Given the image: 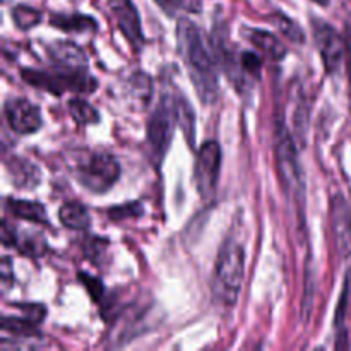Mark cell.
<instances>
[{
  "label": "cell",
  "mask_w": 351,
  "mask_h": 351,
  "mask_svg": "<svg viewBox=\"0 0 351 351\" xmlns=\"http://www.w3.org/2000/svg\"><path fill=\"white\" fill-rule=\"evenodd\" d=\"M50 24L64 33H95L98 21L86 14H53Z\"/></svg>",
  "instance_id": "obj_14"
},
{
  "label": "cell",
  "mask_w": 351,
  "mask_h": 351,
  "mask_svg": "<svg viewBox=\"0 0 351 351\" xmlns=\"http://www.w3.org/2000/svg\"><path fill=\"white\" fill-rule=\"evenodd\" d=\"M3 115H5L7 123L14 132L26 136V134H34L43 125L41 120V112L36 105L24 98L7 99L3 105Z\"/></svg>",
  "instance_id": "obj_9"
},
{
  "label": "cell",
  "mask_w": 351,
  "mask_h": 351,
  "mask_svg": "<svg viewBox=\"0 0 351 351\" xmlns=\"http://www.w3.org/2000/svg\"><path fill=\"white\" fill-rule=\"evenodd\" d=\"M245 278V250L235 239H228L219 249L215 271V297L223 305L237 304Z\"/></svg>",
  "instance_id": "obj_3"
},
{
  "label": "cell",
  "mask_w": 351,
  "mask_h": 351,
  "mask_svg": "<svg viewBox=\"0 0 351 351\" xmlns=\"http://www.w3.org/2000/svg\"><path fill=\"white\" fill-rule=\"evenodd\" d=\"M58 219L62 225L69 230H75V232H82L89 226L91 218L89 213L81 202H65L60 209H58Z\"/></svg>",
  "instance_id": "obj_15"
},
{
  "label": "cell",
  "mask_w": 351,
  "mask_h": 351,
  "mask_svg": "<svg viewBox=\"0 0 351 351\" xmlns=\"http://www.w3.org/2000/svg\"><path fill=\"white\" fill-rule=\"evenodd\" d=\"M345 40H346V62H348V77H350V96H351V29H348Z\"/></svg>",
  "instance_id": "obj_29"
},
{
  "label": "cell",
  "mask_w": 351,
  "mask_h": 351,
  "mask_svg": "<svg viewBox=\"0 0 351 351\" xmlns=\"http://www.w3.org/2000/svg\"><path fill=\"white\" fill-rule=\"evenodd\" d=\"M108 2L117 23H119L120 31L125 34L127 41L139 50L144 43V34L143 27H141L139 12L132 0H108Z\"/></svg>",
  "instance_id": "obj_11"
},
{
  "label": "cell",
  "mask_w": 351,
  "mask_h": 351,
  "mask_svg": "<svg viewBox=\"0 0 351 351\" xmlns=\"http://www.w3.org/2000/svg\"><path fill=\"white\" fill-rule=\"evenodd\" d=\"M177 47L199 99L215 103L219 88L216 64L206 48L201 29L187 17H182L177 24Z\"/></svg>",
  "instance_id": "obj_1"
},
{
  "label": "cell",
  "mask_w": 351,
  "mask_h": 351,
  "mask_svg": "<svg viewBox=\"0 0 351 351\" xmlns=\"http://www.w3.org/2000/svg\"><path fill=\"white\" fill-rule=\"evenodd\" d=\"M12 19L19 29L27 31L41 23V12L27 5H17L12 9Z\"/></svg>",
  "instance_id": "obj_21"
},
{
  "label": "cell",
  "mask_w": 351,
  "mask_h": 351,
  "mask_svg": "<svg viewBox=\"0 0 351 351\" xmlns=\"http://www.w3.org/2000/svg\"><path fill=\"white\" fill-rule=\"evenodd\" d=\"M7 168H9L14 184L19 185V189H31L40 182V173H38L36 167L23 158H10L7 161Z\"/></svg>",
  "instance_id": "obj_16"
},
{
  "label": "cell",
  "mask_w": 351,
  "mask_h": 351,
  "mask_svg": "<svg viewBox=\"0 0 351 351\" xmlns=\"http://www.w3.org/2000/svg\"><path fill=\"white\" fill-rule=\"evenodd\" d=\"M48 55H50L53 65L71 69H86V55L81 48L72 41H55L48 47Z\"/></svg>",
  "instance_id": "obj_13"
},
{
  "label": "cell",
  "mask_w": 351,
  "mask_h": 351,
  "mask_svg": "<svg viewBox=\"0 0 351 351\" xmlns=\"http://www.w3.org/2000/svg\"><path fill=\"white\" fill-rule=\"evenodd\" d=\"M143 215V204L141 202H129L125 206H117L108 211V216L115 221L119 219H127V218H136V216Z\"/></svg>",
  "instance_id": "obj_24"
},
{
  "label": "cell",
  "mask_w": 351,
  "mask_h": 351,
  "mask_svg": "<svg viewBox=\"0 0 351 351\" xmlns=\"http://www.w3.org/2000/svg\"><path fill=\"white\" fill-rule=\"evenodd\" d=\"M274 158L280 184L283 187L287 201L295 209L302 230L305 226V177L304 168L298 160V151L295 147L293 137L288 132L287 125L281 120L276 123V139H274Z\"/></svg>",
  "instance_id": "obj_2"
},
{
  "label": "cell",
  "mask_w": 351,
  "mask_h": 351,
  "mask_svg": "<svg viewBox=\"0 0 351 351\" xmlns=\"http://www.w3.org/2000/svg\"><path fill=\"white\" fill-rule=\"evenodd\" d=\"M69 113L79 125H91V123H98L99 120L98 110L93 108L88 101L81 98H72L69 101Z\"/></svg>",
  "instance_id": "obj_19"
},
{
  "label": "cell",
  "mask_w": 351,
  "mask_h": 351,
  "mask_svg": "<svg viewBox=\"0 0 351 351\" xmlns=\"http://www.w3.org/2000/svg\"><path fill=\"white\" fill-rule=\"evenodd\" d=\"M312 2L319 3V5H328V3H329V0H312Z\"/></svg>",
  "instance_id": "obj_30"
},
{
  "label": "cell",
  "mask_w": 351,
  "mask_h": 351,
  "mask_svg": "<svg viewBox=\"0 0 351 351\" xmlns=\"http://www.w3.org/2000/svg\"><path fill=\"white\" fill-rule=\"evenodd\" d=\"M329 218H331V232L336 249L339 256L348 259L351 257V204L346 201L345 195L336 194L331 199Z\"/></svg>",
  "instance_id": "obj_10"
},
{
  "label": "cell",
  "mask_w": 351,
  "mask_h": 351,
  "mask_svg": "<svg viewBox=\"0 0 351 351\" xmlns=\"http://www.w3.org/2000/svg\"><path fill=\"white\" fill-rule=\"evenodd\" d=\"M79 281L84 285L86 290H88L89 295L93 297V300L95 302L101 300L103 293H105V288H103L101 280H98V278H95V276H89V274H86V273H81L79 274Z\"/></svg>",
  "instance_id": "obj_25"
},
{
  "label": "cell",
  "mask_w": 351,
  "mask_h": 351,
  "mask_svg": "<svg viewBox=\"0 0 351 351\" xmlns=\"http://www.w3.org/2000/svg\"><path fill=\"white\" fill-rule=\"evenodd\" d=\"M119 178L120 165L110 154H95L77 168V180L93 194L110 191Z\"/></svg>",
  "instance_id": "obj_6"
},
{
  "label": "cell",
  "mask_w": 351,
  "mask_h": 351,
  "mask_svg": "<svg viewBox=\"0 0 351 351\" xmlns=\"http://www.w3.org/2000/svg\"><path fill=\"white\" fill-rule=\"evenodd\" d=\"M221 168V146L216 141H206L197 151L194 167V182L199 194L209 197L216 191Z\"/></svg>",
  "instance_id": "obj_8"
},
{
  "label": "cell",
  "mask_w": 351,
  "mask_h": 351,
  "mask_svg": "<svg viewBox=\"0 0 351 351\" xmlns=\"http://www.w3.org/2000/svg\"><path fill=\"white\" fill-rule=\"evenodd\" d=\"M154 2H156L161 9L167 10L168 14H173L175 10L184 9L185 5V0H154Z\"/></svg>",
  "instance_id": "obj_26"
},
{
  "label": "cell",
  "mask_w": 351,
  "mask_h": 351,
  "mask_svg": "<svg viewBox=\"0 0 351 351\" xmlns=\"http://www.w3.org/2000/svg\"><path fill=\"white\" fill-rule=\"evenodd\" d=\"M21 77L24 82L29 86L43 91L50 93V95H64L65 91L74 93H93L98 86L95 77H91L86 69H71V67H60V65H53L50 71H40V69H23L21 71Z\"/></svg>",
  "instance_id": "obj_4"
},
{
  "label": "cell",
  "mask_w": 351,
  "mask_h": 351,
  "mask_svg": "<svg viewBox=\"0 0 351 351\" xmlns=\"http://www.w3.org/2000/svg\"><path fill=\"white\" fill-rule=\"evenodd\" d=\"M314 41L328 74H336L346 58V40L336 27L322 19L312 21Z\"/></svg>",
  "instance_id": "obj_7"
},
{
  "label": "cell",
  "mask_w": 351,
  "mask_h": 351,
  "mask_svg": "<svg viewBox=\"0 0 351 351\" xmlns=\"http://www.w3.org/2000/svg\"><path fill=\"white\" fill-rule=\"evenodd\" d=\"M175 122H177L175 99L170 96H163L147 122V144L151 147V156L156 163H160L161 158L168 151Z\"/></svg>",
  "instance_id": "obj_5"
},
{
  "label": "cell",
  "mask_w": 351,
  "mask_h": 351,
  "mask_svg": "<svg viewBox=\"0 0 351 351\" xmlns=\"http://www.w3.org/2000/svg\"><path fill=\"white\" fill-rule=\"evenodd\" d=\"M240 64H242L243 72H245L247 77L259 79L261 71H263V60H261L259 55L256 51H243L240 53Z\"/></svg>",
  "instance_id": "obj_23"
},
{
  "label": "cell",
  "mask_w": 351,
  "mask_h": 351,
  "mask_svg": "<svg viewBox=\"0 0 351 351\" xmlns=\"http://www.w3.org/2000/svg\"><path fill=\"white\" fill-rule=\"evenodd\" d=\"M10 267H9V257H3L2 261V291L5 293L9 290L10 283H9V274H10Z\"/></svg>",
  "instance_id": "obj_28"
},
{
  "label": "cell",
  "mask_w": 351,
  "mask_h": 351,
  "mask_svg": "<svg viewBox=\"0 0 351 351\" xmlns=\"http://www.w3.org/2000/svg\"><path fill=\"white\" fill-rule=\"evenodd\" d=\"M5 208L16 218L26 219L31 223H47V209L41 202L23 201V199H7Z\"/></svg>",
  "instance_id": "obj_17"
},
{
  "label": "cell",
  "mask_w": 351,
  "mask_h": 351,
  "mask_svg": "<svg viewBox=\"0 0 351 351\" xmlns=\"http://www.w3.org/2000/svg\"><path fill=\"white\" fill-rule=\"evenodd\" d=\"M341 304L346 305V308H351V267L348 271V274H346V280H345V288H343V293H341Z\"/></svg>",
  "instance_id": "obj_27"
},
{
  "label": "cell",
  "mask_w": 351,
  "mask_h": 351,
  "mask_svg": "<svg viewBox=\"0 0 351 351\" xmlns=\"http://www.w3.org/2000/svg\"><path fill=\"white\" fill-rule=\"evenodd\" d=\"M276 24L278 27H280L281 33H283L288 40L293 41V43H304L305 41L304 31H302L300 26H298L295 21H291L290 17L283 16V14H276Z\"/></svg>",
  "instance_id": "obj_22"
},
{
  "label": "cell",
  "mask_w": 351,
  "mask_h": 351,
  "mask_svg": "<svg viewBox=\"0 0 351 351\" xmlns=\"http://www.w3.org/2000/svg\"><path fill=\"white\" fill-rule=\"evenodd\" d=\"M247 40L250 41L254 48L264 57L273 62H280L287 57V47L283 41L271 31L257 29V27H249L247 29Z\"/></svg>",
  "instance_id": "obj_12"
},
{
  "label": "cell",
  "mask_w": 351,
  "mask_h": 351,
  "mask_svg": "<svg viewBox=\"0 0 351 351\" xmlns=\"http://www.w3.org/2000/svg\"><path fill=\"white\" fill-rule=\"evenodd\" d=\"M175 113H177V123L180 125V129L184 130L185 139L191 144V147H194L195 144V119H194V110L191 108L189 101L185 98L180 99L175 98Z\"/></svg>",
  "instance_id": "obj_18"
},
{
  "label": "cell",
  "mask_w": 351,
  "mask_h": 351,
  "mask_svg": "<svg viewBox=\"0 0 351 351\" xmlns=\"http://www.w3.org/2000/svg\"><path fill=\"white\" fill-rule=\"evenodd\" d=\"M36 322L31 321L29 317H3L2 328L3 332H10L12 336H33L36 335Z\"/></svg>",
  "instance_id": "obj_20"
}]
</instances>
